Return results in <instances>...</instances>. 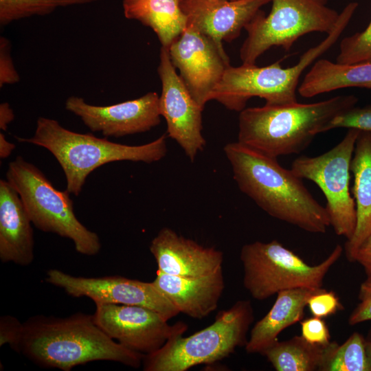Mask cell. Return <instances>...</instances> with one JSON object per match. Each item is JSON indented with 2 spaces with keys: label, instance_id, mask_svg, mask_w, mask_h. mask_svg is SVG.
<instances>
[{
  "label": "cell",
  "instance_id": "cell-1",
  "mask_svg": "<svg viewBox=\"0 0 371 371\" xmlns=\"http://www.w3.org/2000/svg\"><path fill=\"white\" fill-rule=\"evenodd\" d=\"M240 190L271 216L306 232L324 234L330 226L326 207L290 169L239 142L223 147Z\"/></svg>",
  "mask_w": 371,
  "mask_h": 371
},
{
  "label": "cell",
  "instance_id": "cell-2",
  "mask_svg": "<svg viewBox=\"0 0 371 371\" xmlns=\"http://www.w3.org/2000/svg\"><path fill=\"white\" fill-rule=\"evenodd\" d=\"M19 352L36 365L69 371L94 361H111L138 368L144 355L129 350L108 336L93 315L67 317L36 315L23 323Z\"/></svg>",
  "mask_w": 371,
  "mask_h": 371
},
{
  "label": "cell",
  "instance_id": "cell-3",
  "mask_svg": "<svg viewBox=\"0 0 371 371\" xmlns=\"http://www.w3.org/2000/svg\"><path fill=\"white\" fill-rule=\"evenodd\" d=\"M357 101L342 95L313 103L245 108L238 116V142L273 158L299 154L332 118Z\"/></svg>",
  "mask_w": 371,
  "mask_h": 371
},
{
  "label": "cell",
  "instance_id": "cell-4",
  "mask_svg": "<svg viewBox=\"0 0 371 371\" xmlns=\"http://www.w3.org/2000/svg\"><path fill=\"white\" fill-rule=\"evenodd\" d=\"M47 149L60 165L70 194L78 196L89 175L108 163L131 161L151 164L162 159L167 153L166 135L149 143L129 146L98 138L91 133H78L62 126L51 118L40 117L30 138L15 137Z\"/></svg>",
  "mask_w": 371,
  "mask_h": 371
},
{
  "label": "cell",
  "instance_id": "cell-5",
  "mask_svg": "<svg viewBox=\"0 0 371 371\" xmlns=\"http://www.w3.org/2000/svg\"><path fill=\"white\" fill-rule=\"evenodd\" d=\"M350 2L339 14L335 29L317 45L309 48L293 66L283 68L280 60L265 67L256 64L229 65L212 95L227 109L240 112L254 97L265 99L268 105H285L297 102L296 92L304 71L337 41L358 8Z\"/></svg>",
  "mask_w": 371,
  "mask_h": 371
},
{
  "label": "cell",
  "instance_id": "cell-6",
  "mask_svg": "<svg viewBox=\"0 0 371 371\" xmlns=\"http://www.w3.org/2000/svg\"><path fill=\"white\" fill-rule=\"evenodd\" d=\"M249 300H239L218 312L209 326L188 336L177 335L143 359L144 371H186L201 364L221 361L245 346L254 321Z\"/></svg>",
  "mask_w": 371,
  "mask_h": 371
},
{
  "label": "cell",
  "instance_id": "cell-7",
  "mask_svg": "<svg viewBox=\"0 0 371 371\" xmlns=\"http://www.w3.org/2000/svg\"><path fill=\"white\" fill-rule=\"evenodd\" d=\"M6 180L19 193L34 225L72 240L76 250L94 256L101 248L98 234L87 229L76 216L67 190L60 191L34 164L21 156L10 162Z\"/></svg>",
  "mask_w": 371,
  "mask_h": 371
},
{
  "label": "cell",
  "instance_id": "cell-8",
  "mask_svg": "<svg viewBox=\"0 0 371 371\" xmlns=\"http://www.w3.org/2000/svg\"><path fill=\"white\" fill-rule=\"evenodd\" d=\"M343 253L337 245L321 263L311 265L279 241H255L243 246V286L251 297L266 300L284 290L321 288L324 280Z\"/></svg>",
  "mask_w": 371,
  "mask_h": 371
},
{
  "label": "cell",
  "instance_id": "cell-9",
  "mask_svg": "<svg viewBox=\"0 0 371 371\" xmlns=\"http://www.w3.org/2000/svg\"><path fill=\"white\" fill-rule=\"evenodd\" d=\"M328 1L271 0L269 14L260 10L245 27L247 36L240 49L243 63L255 64L273 47L289 51L299 38L308 33L331 32L340 13L327 5Z\"/></svg>",
  "mask_w": 371,
  "mask_h": 371
},
{
  "label": "cell",
  "instance_id": "cell-10",
  "mask_svg": "<svg viewBox=\"0 0 371 371\" xmlns=\"http://www.w3.org/2000/svg\"><path fill=\"white\" fill-rule=\"evenodd\" d=\"M359 130L349 128L341 142L316 157L296 158L291 170L298 177L314 182L326 199L330 226L338 236L349 240L357 223L355 202L350 192V162Z\"/></svg>",
  "mask_w": 371,
  "mask_h": 371
},
{
  "label": "cell",
  "instance_id": "cell-11",
  "mask_svg": "<svg viewBox=\"0 0 371 371\" xmlns=\"http://www.w3.org/2000/svg\"><path fill=\"white\" fill-rule=\"evenodd\" d=\"M96 324L125 348L144 355L155 352L172 337L183 335L186 323L170 324L160 313L136 305L96 303Z\"/></svg>",
  "mask_w": 371,
  "mask_h": 371
},
{
  "label": "cell",
  "instance_id": "cell-12",
  "mask_svg": "<svg viewBox=\"0 0 371 371\" xmlns=\"http://www.w3.org/2000/svg\"><path fill=\"white\" fill-rule=\"evenodd\" d=\"M171 62L195 101L204 109L230 65L223 47L187 25L168 48Z\"/></svg>",
  "mask_w": 371,
  "mask_h": 371
},
{
  "label": "cell",
  "instance_id": "cell-13",
  "mask_svg": "<svg viewBox=\"0 0 371 371\" xmlns=\"http://www.w3.org/2000/svg\"><path fill=\"white\" fill-rule=\"evenodd\" d=\"M45 280L63 289L72 297H87L95 304L142 306L158 312L168 321L180 313L153 282H146L120 276L77 277L55 269L47 272Z\"/></svg>",
  "mask_w": 371,
  "mask_h": 371
},
{
  "label": "cell",
  "instance_id": "cell-14",
  "mask_svg": "<svg viewBox=\"0 0 371 371\" xmlns=\"http://www.w3.org/2000/svg\"><path fill=\"white\" fill-rule=\"evenodd\" d=\"M159 58L160 114L166 122L168 136L180 146L190 161H194L206 144L202 134L203 108L195 101L177 74L168 49L161 47Z\"/></svg>",
  "mask_w": 371,
  "mask_h": 371
},
{
  "label": "cell",
  "instance_id": "cell-15",
  "mask_svg": "<svg viewBox=\"0 0 371 371\" xmlns=\"http://www.w3.org/2000/svg\"><path fill=\"white\" fill-rule=\"evenodd\" d=\"M65 109L79 117L91 131L100 132L106 137L144 133L161 122L159 95L155 92L108 106L90 104L81 97L70 96Z\"/></svg>",
  "mask_w": 371,
  "mask_h": 371
},
{
  "label": "cell",
  "instance_id": "cell-16",
  "mask_svg": "<svg viewBox=\"0 0 371 371\" xmlns=\"http://www.w3.org/2000/svg\"><path fill=\"white\" fill-rule=\"evenodd\" d=\"M271 0H183L190 25L220 47L238 38L260 8Z\"/></svg>",
  "mask_w": 371,
  "mask_h": 371
},
{
  "label": "cell",
  "instance_id": "cell-17",
  "mask_svg": "<svg viewBox=\"0 0 371 371\" xmlns=\"http://www.w3.org/2000/svg\"><path fill=\"white\" fill-rule=\"evenodd\" d=\"M149 249L156 260L158 271L179 277L209 275L222 267L224 260L221 250L200 245L166 227L153 238Z\"/></svg>",
  "mask_w": 371,
  "mask_h": 371
},
{
  "label": "cell",
  "instance_id": "cell-18",
  "mask_svg": "<svg viewBox=\"0 0 371 371\" xmlns=\"http://www.w3.org/2000/svg\"><path fill=\"white\" fill-rule=\"evenodd\" d=\"M153 283L179 313L197 319L216 309L225 289L223 267L197 278L175 276L157 270Z\"/></svg>",
  "mask_w": 371,
  "mask_h": 371
},
{
  "label": "cell",
  "instance_id": "cell-19",
  "mask_svg": "<svg viewBox=\"0 0 371 371\" xmlns=\"http://www.w3.org/2000/svg\"><path fill=\"white\" fill-rule=\"evenodd\" d=\"M32 221L16 189L0 181V259L27 266L34 259Z\"/></svg>",
  "mask_w": 371,
  "mask_h": 371
},
{
  "label": "cell",
  "instance_id": "cell-20",
  "mask_svg": "<svg viewBox=\"0 0 371 371\" xmlns=\"http://www.w3.org/2000/svg\"><path fill=\"white\" fill-rule=\"evenodd\" d=\"M319 289L296 288L278 292L269 311L252 327L245 346L246 352L262 355L278 341L283 330L302 320L308 298Z\"/></svg>",
  "mask_w": 371,
  "mask_h": 371
},
{
  "label": "cell",
  "instance_id": "cell-21",
  "mask_svg": "<svg viewBox=\"0 0 371 371\" xmlns=\"http://www.w3.org/2000/svg\"><path fill=\"white\" fill-rule=\"evenodd\" d=\"M350 172L354 177L352 187L357 223L352 236L345 243V254L355 262L360 245L371 234V131H359L357 138Z\"/></svg>",
  "mask_w": 371,
  "mask_h": 371
},
{
  "label": "cell",
  "instance_id": "cell-22",
  "mask_svg": "<svg viewBox=\"0 0 371 371\" xmlns=\"http://www.w3.org/2000/svg\"><path fill=\"white\" fill-rule=\"evenodd\" d=\"M348 87L371 89V62L342 65L320 58L304 76L297 92L310 98Z\"/></svg>",
  "mask_w": 371,
  "mask_h": 371
},
{
  "label": "cell",
  "instance_id": "cell-23",
  "mask_svg": "<svg viewBox=\"0 0 371 371\" xmlns=\"http://www.w3.org/2000/svg\"><path fill=\"white\" fill-rule=\"evenodd\" d=\"M183 0H123L124 16L152 29L161 47L168 49L187 25Z\"/></svg>",
  "mask_w": 371,
  "mask_h": 371
},
{
  "label": "cell",
  "instance_id": "cell-24",
  "mask_svg": "<svg viewBox=\"0 0 371 371\" xmlns=\"http://www.w3.org/2000/svg\"><path fill=\"white\" fill-rule=\"evenodd\" d=\"M338 344H312L302 335L277 341L262 354L277 371L321 370Z\"/></svg>",
  "mask_w": 371,
  "mask_h": 371
},
{
  "label": "cell",
  "instance_id": "cell-25",
  "mask_svg": "<svg viewBox=\"0 0 371 371\" xmlns=\"http://www.w3.org/2000/svg\"><path fill=\"white\" fill-rule=\"evenodd\" d=\"M97 0H0V25L33 16L49 14L58 8L89 4Z\"/></svg>",
  "mask_w": 371,
  "mask_h": 371
},
{
  "label": "cell",
  "instance_id": "cell-26",
  "mask_svg": "<svg viewBox=\"0 0 371 371\" xmlns=\"http://www.w3.org/2000/svg\"><path fill=\"white\" fill-rule=\"evenodd\" d=\"M321 371H370L366 338L355 332L337 345Z\"/></svg>",
  "mask_w": 371,
  "mask_h": 371
},
{
  "label": "cell",
  "instance_id": "cell-27",
  "mask_svg": "<svg viewBox=\"0 0 371 371\" xmlns=\"http://www.w3.org/2000/svg\"><path fill=\"white\" fill-rule=\"evenodd\" d=\"M369 62H371V20L364 30L341 40L336 58V63L342 65Z\"/></svg>",
  "mask_w": 371,
  "mask_h": 371
},
{
  "label": "cell",
  "instance_id": "cell-28",
  "mask_svg": "<svg viewBox=\"0 0 371 371\" xmlns=\"http://www.w3.org/2000/svg\"><path fill=\"white\" fill-rule=\"evenodd\" d=\"M337 128L371 131V104L363 107L354 106L337 115L324 126L322 133Z\"/></svg>",
  "mask_w": 371,
  "mask_h": 371
},
{
  "label": "cell",
  "instance_id": "cell-29",
  "mask_svg": "<svg viewBox=\"0 0 371 371\" xmlns=\"http://www.w3.org/2000/svg\"><path fill=\"white\" fill-rule=\"evenodd\" d=\"M307 306L313 316L324 318L343 310L344 306L335 292L322 287L308 300Z\"/></svg>",
  "mask_w": 371,
  "mask_h": 371
},
{
  "label": "cell",
  "instance_id": "cell-30",
  "mask_svg": "<svg viewBox=\"0 0 371 371\" xmlns=\"http://www.w3.org/2000/svg\"><path fill=\"white\" fill-rule=\"evenodd\" d=\"M302 336L308 342L321 345L328 344L330 335L324 319L313 316L300 321Z\"/></svg>",
  "mask_w": 371,
  "mask_h": 371
},
{
  "label": "cell",
  "instance_id": "cell-31",
  "mask_svg": "<svg viewBox=\"0 0 371 371\" xmlns=\"http://www.w3.org/2000/svg\"><path fill=\"white\" fill-rule=\"evenodd\" d=\"M23 333V323L11 315H3L0 319V346L8 344L16 352L19 351Z\"/></svg>",
  "mask_w": 371,
  "mask_h": 371
},
{
  "label": "cell",
  "instance_id": "cell-32",
  "mask_svg": "<svg viewBox=\"0 0 371 371\" xmlns=\"http://www.w3.org/2000/svg\"><path fill=\"white\" fill-rule=\"evenodd\" d=\"M359 300L348 317V324L355 326L371 320V278L361 283L359 292Z\"/></svg>",
  "mask_w": 371,
  "mask_h": 371
},
{
  "label": "cell",
  "instance_id": "cell-33",
  "mask_svg": "<svg viewBox=\"0 0 371 371\" xmlns=\"http://www.w3.org/2000/svg\"><path fill=\"white\" fill-rule=\"evenodd\" d=\"M10 42L4 36L0 38V87L14 84L20 80L11 55Z\"/></svg>",
  "mask_w": 371,
  "mask_h": 371
},
{
  "label": "cell",
  "instance_id": "cell-34",
  "mask_svg": "<svg viewBox=\"0 0 371 371\" xmlns=\"http://www.w3.org/2000/svg\"><path fill=\"white\" fill-rule=\"evenodd\" d=\"M355 262L363 267L367 278H371V234L359 247Z\"/></svg>",
  "mask_w": 371,
  "mask_h": 371
},
{
  "label": "cell",
  "instance_id": "cell-35",
  "mask_svg": "<svg viewBox=\"0 0 371 371\" xmlns=\"http://www.w3.org/2000/svg\"><path fill=\"white\" fill-rule=\"evenodd\" d=\"M14 119V114L8 102L0 104V128L5 131L8 124Z\"/></svg>",
  "mask_w": 371,
  "mask_h": 371
},
{
  "label": "cell",
  "instance_id": "cell-36",
  "mask_svg": "<svg viewBox=\"0 0 371 371\" xmlns=\"http://www.w3.org/2000/svg\"><path fill=\"white\" fill-rule=\"evenodd\" d=\"M15 148V145L8 142L5 135L0 133V157L1 159H5L9 157L12 150Z\"/></svg>",
  "mask_w": 371,
  "mask_h": 371
},
{
  "label": "cell",
  "instance_id": "cell-37",
  "mask_svg": "<svg viewBox=\"0 0 371 371\" xmlns=\"http://www.w3.org/2000/svg\"><path fill=\"white\" fill-rule=\"evenodd\" d=\"M366 347L371 371V330L366 338Z\"/></svg>",
  "mask_w": 371,
  "mask_h": 371
}]
</instances>
